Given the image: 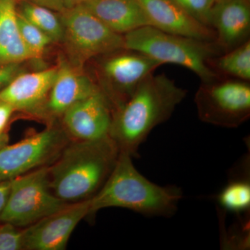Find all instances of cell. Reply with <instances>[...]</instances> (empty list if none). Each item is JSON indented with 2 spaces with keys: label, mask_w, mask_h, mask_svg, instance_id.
<instances>
[{
  "label": "cell",
  "mask_w": 250,
  "mask_h": 250,
  "mask_svg": "<svg viewBox=\"0 0 250 250\" xmlns=\"http://www.w3.org/2000/svg\"><path fill=\"white\" fill-rule=\"evenodd\" d=\"M59 16L63 27L62 42L77 65L125 48L123 35L111 30L83 5L69 8Z\"/></svg>",
  "instance_id": "6"
},
{
  "label": "cell",
  "mask_w": 250,
  "mask_h": 250,
  "mask_svg": "<svg viewBox=\"0 0 250 250\" xmlns=\"http://www.w3.org/2000/svg\"><path fill=\"white\" fill-rule=\"evenodd\" d=\"M68 143L65 131L50 127L0 149V181L11 180L49 166Z\"/></svg>",
  "instance_id": "8"
},
{
  "label": "cell",
  "mask_w": 250,
  "mask_h": 250,
  "mask_svg": "<svg viewBox=\"0 0 250 250\" xmlns=\"http://www.w3.org/2000/svg\"><path fill=\"white\" fill-rule=\"evenodd\" d=\"M53 10L55 12H63L67 9L65 0H23Z\"/></svg>",
  "instance_id": "25"
},
{
  "label": "cell",
  "mask_w": 250,
  "mask_h": 250,
  "mask_svg": "<svg viewBox=\"0 0 250 250\" xmlns=\"http://www.w3.org/2000/svg\"><path fill=\"white\" fill-rule=\"evenodd\" d=\"M83 6L111 30L121 35L151 26L138 0H90Z\"/></svg>",
  "instance_id": "16"
},
{
  "label": "cell",
  "mask_w": 250,
  "mask_h": 250,
  "mask_svg": "<svg viewBox=\"0 0 250 250\" xmlns=\"http://www.w3.org/2000/svg\"><path fill=\"white\" fill-rule=\"evenodd\" d=\"M8 142V137L4 132L0 133V149L4 146H6Z\"/></svg>",
  "instance_id": "29"
},
{
  "label": "cell",
  "mask_w": 250,
  "mask_h": 250,
  "mask_svg": "<svg viewBox=\"0 0 250 250\" xmlns=\"http://www.w3.org/2000/svg\"><path fill=\"white\" fill-rule=\"evenodd\" d=\"M210 65L218 74L233 77L236 80H250V41H246L236 48L217 56Z\"/></svg>",
  "instance_id": "18"
},
{
  "label": "cell",
  "mask_w": 250,
  "mask_h": 250,
  "mask_svg": "<svg viewBox=\"0 0 250 250\" xmlns=\"http://www.w3.org/2000/svg\"><path fill=\"white\" fill-rule=\"evenodd\" d=\"M20 64H0V91L21 73Z\"/></svg>",
  "instance_id": "24"
},
{
  "label": "cell",
  "mask_w": 250,
  "mask_h": 250,
  "mask_svg": "<svg viewBox=\"0 0 250 250\" xmlns=\"http://www.w3.org/2000/svg\"><path fill=\"white\" fill-rule=\"evenodd\" d=\"M119 154V148L110 136L67 143L49 166L51 190L67 204L89 200L107 180Z\"/></svg>",
  "instance_id": "2"
},
{
  "label": "cell",
  "mask_w": 250,
  "mask_h": 250,
  "mask_svg": "<svg viewBox=\"0 0 250 250\" xmlns=\"http://www.w3.org/2000/svg\"><path fill=\"white\" fill-rule=\"evenodd\" d=\"M57 67L20 73L0 91V102L9 104L15 111L39 113L57 75Z\"/></svg>",
  "instance_id": "15"
},
{
  "label": "cell",
  "mask_w": 250,
  "mask_h": 250,
  "mask_svg": "<svg viewBox=\"0 0 250 250\" xmlns=\"http://www.w3.org/2000/svg\"><path fill=\"white\" fill-rule=\"evenodd\" d=\"M18 11L27 21L49 36L52 42H62L63 27L60 16H57L53 10L22 1Z\"/></svg>",
  "instance_id": "19"
},
{
  "label": "cell",
  "mask_w": 250,
  "mask_h": 250,
  "mask_svg": "<svg viewBox=\"0 0 250 250\" xmlns=\"http://www.w3.org/2000/svg\"><path fill=\"white\" fill-rule=\"evenodd\" d=\"M100 73L106 90L102 91L116 111L134 94L140 83L162 64L146 54L123 48L103 55Z\"/></svg>",
  "instance_id": "9"
},
{
  "label": "cell",
  "mask_w": 250,
  "mask_h": 250,
  "mask_svg": "<svg viewBox=\"0 0 250 250\" xmlns=\"http://www.w3.org/2000/svg\"><path fill=\"white\" fill-rule=\"evenodd\" d=\"M66 3L67 9L74 7V6H80V5L84 4L87 1L90 0H65Z\"/></svg>",
  "instance_id": "28"
},
{
  "label": "cell",
  "mask_w": 250,
  "mask_h": 250,
  "mask_svg": "<svg viewBox=\"0 0 250 250\" xmlns=\"http://www.w3.org/2000/svg\"><path fill=\"white\" fill-rule=\"evenodd\" d=\"M24 250V232L9 223L0 225V250Z\"/></svg>",
  "instance_id": "23"
},
{
  "label": "cell",
  "mask_w": 250,
  "mask_h": 250,
  "mask_svg": "<svg viewBox=\"0 0 250 250\" xmlns=\"http://www.w3.org/2000/svg\"><path fill=\"white\" fill-rule=\"evenodd\" d=\"M182 192L179 188L153 183L135 167L132 156L120 152L111 174L90 199L89 214L110 207L126 208L148 217L175 214Z\"/></svg>",
  "instance_id": "3"
},
{
  "label": "cell",
  "mask_w": 250,
  "mask_h": 250,
  "mask_svg": "<svg viewBox=\"0 0 250 250\" xmlns=\"http://www.w3.org/2000/svg\"><path fill=\"white\" fill-rule=\"evenodd\" d=\"M62 117L67 135L75 141H97L110 136L113 109L100 90L72 105Z\"/></svg>",
  "instance_id": "11"
},
{
  "label": "cell",
  "mask_w": 250,
  "mask_h": 250,
  "mask_svg": "<svg viewBox=\"0 0 250 250\" xmlns=\"http://www.w3.org/2000/svg\"><path fill=\"white\" fill-rule=\"evenodd\" d=\"M18 23L23 42L32 59H40L52 41L40 29L22 17L18 11Z\"/></svg>",
  "instance_id": "21"
},
{
  "label": "cell",
  "mask_w": 250,
  "mask_h": 250,
  "mask_svg": "<svg viewBox=\"0 0 250 250\" xmlns=\"http://www.w3.org/2000/svg\"><path fill=\"white\" fill-rule=\"evenodd\" d=\"M223 1V0H215V2H218V1Z\"/></svg>",
  "instance_id": "30"
},
{
  "label": "cell",
  "mask_w": 250,
  "mask_h": 250,
  "mask_svg": "<svg viewBox=\"0 0 250 250\" xmlns=\"http://www.w3.org/2000/svg\"><path fill=\"white\" fill-rule=\"evenodd\" d=\"M210 27L222 54L249 41V0H223L215 2L210 14Z\"/></svg>",
  "instance_id": "14"
},
{
  "label": "cell",
  "mask_w": 250,
  "mask_h": 250,
  "mask_svg": "<svg viewBox=\"0 0 250 250\" xmlns=\"http://www.w3.org/2000/svg\"><path fill=\"white\" fill-rule=\"evenodd\" d=\"M14 108L9 104L0 102V133L4 132Z\"/></svg>",
  "instance_id": "26"
},
{
  "label": "cell",
  "mask_w": 250,
  "mask_h": 250,
  "mask_svg": "<svg viewBox=\"0 0 250 250\" xmlns=\"http://www.w3.org/2000/svg\"><path fill=\"white\" fill-rule=\"evenodd\" d=\"M125 48L146 54L161 64L182 65L200 77L202 82L220 78L210 65L212 59L222 54L215 42L174 35L145 26L123 35Z\"/></svg>",
  "instance_id": "4"
},
{
  "label": "cell",
  "mask_w": 250,
  "mask_h": 250,
  "mask_svg": "<svg viewBox=\"0 0 250 250\" xmlns=\"http://www.w3.org/2000/svg\"><path fill=\"white\" fill-rule=\"evenodd\" d=\"M67 205L52 192L49 166H42L11 179L9 197L0 222L27 228Z\"/></svg>",
  "instance_id": "5"
},
{
  "label": "cell",
  "mask_w": 250,
  "mask_h": 250,
  "mask_svg": "<svg viewBox=\"0 0 250 250\" xmlns=\"http://www.w3.org/2000/svg\"><path fill=\"white\" fill-rule=\"evenodd\" d=\"M187 95L166 74H151L134 94L113 112L110 137L120 152L131 156L156 126L167 121Z\"/></svg>",
  "instance_id": "1"
},
{
  "label": "cell",
  "mask_w": 250,
  "mask_h": 250,
  "mask_svg": "<svg viewBox=\"0 0 250 250\" xmlns=\"http://www.w3.org/2000/svg\"><path fill=\"white\" fill-rule=\"evenodd\" d=\"M188 14L210 27V14L215 0H172Z\"/></svg>",
  "instance_id": "22"
},
{
  "label": "cell",
  "mask_w": 250,
  "mask_h": 250,
  "mask_svg": "<svg viewBox=\"0 0 250 250\" xmlns=\"http://www.w3.org/2000/svg\"><path fill=\"white\" fill-rule=\"evenodd\" d=\"M220 205L229 211L241 213L250 208V184L248 178L231 181L218 195Z\"/></svg>",
  "instance_id": "20"
},
{
  "label": "cell",
  "mask_w": 250,
  "mask_h": 250,
  "mask_svg": "<svg viewBox=\"0 0 250 250\" xmlns=\"http://www.w3.org/2000/svg\"><path fill=\"white\" fill-rule=\"evenodd\" d=\"M100 90V86L77 67L62 60L48 96L39 114L62 116L72 105Z\"/></svg>",
  "instance_id": "12"
},
{
  "label": "cell",
  "mask_w": 250,
  "mask_h": 250,
  "mask_svg": "<svg viewBox=\"0 0 250 250\" xmlns=\"http://www.w3.org/2000/svg\"><path fill=\"white\" fill-rule=\"evenodd\" d=\"M151 26L169 34L215 42V31L192 17L172 0H138Z\"/></svg>",
  "instance_id": "13"
},
{
  "label": "cell",
  "mask_w": 250,
  "mask_h": 250,
  "mask_svg": "<svg viewBox=\"0 0 250 250\" xmlns=\"http://www.w3.org/2000/svg\"><path fill=\"white\" fill-rule=\"evenodd\" d=\"M197 114L202 122L236 128L250 116V84L240 80L202 82L195 97Z\"/></svg>",
  "instance_id": "7"
},
{
  "label": "cell",
  "mask_w": 250,
  "mask_h": 250,
  "mask_svg": "<svg viewBox=\"0 0 250 250\" xmlns=\"http://www.w3.org/2000/svg\"><path fill=\"white\" fill-rule=\"evenodd\" d=\"M30 59L18 27L16 0H0V64L21 63Z\"/></svg>",
  "instance_id": "17"
},
{
  "label": "cell",
  "mask_w": 250,
  "mask_h": 250,
  "mask_svg": "<svg viewBox=\"0 0 250 250\" xmlns=\"http://www.w3.org/2000/svg\"><path fill=\"white\" fill-rule=\"evenodd\" d=\"M89 200L67 204L23 230L24 250H63L77 225L89 214Z\"/></svg>",
  "instance_id": "10"
},
{
  "label": "cell",
  "mask_w": 250,
  "mask_h": 250,
  "mask_svg": "<svg viewBox=\"0 0 250 250\" xmlns=\"http://www.w3.org/2000/svg\"><path fill=\"white\" fill-rule=\"evenodd\" d=\"M11 189V180L0 181V214L4 210Z\"/></svg>",
  "instance_id": "27"
}]
</instances>
